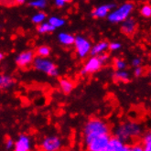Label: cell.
Segmentation results:
<instances>
[{
	"label": "cell",
	"instance_id": "6da1fadb",
	"mask_svg": "<svg viewBox=\"0 0 151 151\" xmlns=\"http://www.w3.org/2000/svg\"><path fill=\"white\" fill-rule=\"evenodd\" d=\"M109 133H110V127L107 124L100 119L92 118L89 120L84 128L85 142L96 136L103 135V134H109Z\"/></svg>",
	"mask_w": 151,
	"mask_h": 151
},
{
	"label": "cell",
	"instance_id": "7a4b0ae2",
	"mask_svg": "<svg viewBox=\"0 0 151 151\" xmlns=\"http://www.w3.org/2000/svg\"><path fill=\"white\" fill-rule=\"evenodd\" d=\"M110 137L111 135L109 133V134H103L91 138L85 142L87 149L90 151H106Z\"/></svg>",
	"mask_w": 151,
	"mask_h": 151
},
{
	"label": "cell",
	"instance_id": "3957f363",
	"mask_svg": "<svg viewBox=\"0 0 151 151\" xmlns=\"http://www.w3.org/2000/svg\"><path fill=\"white\" fill-rule=\"evenodd\" d=\"M32 63H33V66L37 70L46 73L50 76H57L58 74L57 66L53 63H51V61L44 58L38 57L33 60Z\"/></svg>",
	"mask_w": 151,
	"mask_h": 151
},
{
	"label": "cell",
	"instance_id": "277c9868",
	"mask_svg": "<svg viewBox=\"0 0 151 151\" xmlns=\"http://www.w3.org/2000/svg\"><path fill=\"white\" fill-rule=\"evenodd\" d=\"M133 9H134V4L127 2L125 5H123L120 8H118L117 10H115L114 12L110 14L108 17V19L113 23L124 21L127 19Z\"/></svg>",
	"mask_w": 151,
	"mask_h": 151
},
{
	"label": "cell",
	"instance_id": "5b68a950",
	"mask_svg": "<svg viewBox=\"0 0 151 151\" xmlns=\"http://www.w3.org/2000/svg\"><path fill=\"white\" fill-rule=\"evenodd\" d=\"M103 63H104L98 57L93 56L86 63L81 73L82 74H91V73H97L103 67Z\"/></svg>",
	"mask_w": 151,
	"mask_h": 151
},
{
	"label": "cell",
	"instance_id": "8992f818",
	"mask_svg": "<svg viewBox=\"0 0 151 151\" xmlns=\"http://www.w3.org/2000/svg\"><path fill=\"white\" fill-rule=\"evenodd\" d=\"M76 51L81 58L85 57L91 50V43L82 37H77L74 40Z\"/></svg>",
	"mask_w": 151,
	"mask_h": 151
},
{
	"label": "cell",
	"instance_id": "52a82bcc",
	"mask_svg": "<svg viewBox=\"0 0 151 151\" xmlns=\"http://www.w3.org/2000/svg\"><path fill=\"white\" fill-rule=\"evenodd\" d=\"M34 58H35V54L33 50H26L17 56L16 60V63L19 67L24 68L28 65H30L33 63Z\"/></svg>",
	"mask_w": 151,
	"mask_h": 151
},
{
	"label": "cell",
	"instance_id": "ba28073f",
	"mask_svg": "<svg viewBox=\"0 0 151 151\" xmlns=\"http://www.w3.org/2000/svg\"><path fill=\"white\" fill-rule=\"evenodd\" d=\"M131 150V147H127L123 144L121 139L117 137H111L108 142L106 151H127Z\"/></svg>",
	"mask_w": 151,
	"mask_h": 151
},
{
	"label": "cell",
	"instance_id": "9c48e42d",
	"mask_svg": "<svg viewBox=\"0 0 151 151\" xmlns=\"http://www.w3.org/2000/svg\"><path fill=\"white\" fill-rule=\"evenodd\" d=\"M124 21L125 22L121 27V32L126 36L132 38L137 30V22L134 19H127Z\"/></svg>",
	"mask_w": 151,
	"mask_h": 151
},
{
	"label": "cell",
	"instance_id": "30bf717a",
	"mask_svg": "<svg viewBox=\"0 0 151 151\" xmlns=\"http://www.w3.org/2000/svg\"><path fill=\"white\" fill-rule=\"evenodd\" d=\"M60 140L57 137H50L44 139L42 143V149L46 151H55L60 148Z\"/></svg>",
	"mask_w": 151,
	"mask_h": 151
},
{
	"label": "cell",
	"instance_id": "8fae6325",
	"mask_svg": "<svg viewBox=\"0 0 151 151\" xmlns=\"http://www.w3.org/2000/svg\"><path fill=\"white\" fill-rule=\"evenodd\" d=\"M138 131H139L138 127L136 125H133V124L121 127L119 129V132H118L119 138H127L131 136H134V135L137 134Z\"/></svg>",
	"mask_w": 151,
	"mask_h": 151
},
{
	"label": "cell",
	"instance_id": "7c38bea8",
	"mask_svg": "<svg viewBox=\"0 0 151 151\" xmlns=\"http://www.w3.org/2000/svg\"><path fill=\"white\" fill-rule=\"evenodd\" d=\"M60 86L63 93L66 95L70 94L72 93V91L75 87V83L72 81V80H69L67 78H61L60 79Z\"/></svg>",
	"mask_w": 151,
	"mask_h": 151
},
{
	"label": "cell",
	"instance_id": "4fadbf2b",
	"mask_svg": "<svg viewBox=\"0 0 151 151\" xmlns=\"http://www.w3.org/2000/svg\"><path fill=\"white\" fill-rule=\"evenodd\" d=\"M14 145L16 147L15 150L17 151H28L30 148L29 138L26 136H21Z\"/></svg>",
	"mask_w": 151,
	"mask_h": 151
},
{
	"label": "cell",
	"instance_id": "5bb4252c",
	"mask_svg": "<svg viewBox=\"0 0 151 151\" xmlns=\"http://www.w3.org/2000/svg\"><path fill=\"white\" fill-rule=\"evenodd\" d=\"M114 4H110V5H105V6H101L98 8H96L93 11V16L94 17H104L106 15L108 14L111 8L114 7Z\"/></svg>",
	"mask_w": 151,
	"mask_h": 151
},
{
	"label": "cell",
	"instance_id": "9a60e30c",
	"mask_svg": "<svg viewBox=\"0 0 151 151\" xmlns=\"http://www.w3.org/2000/svg\"><path fill=\"white\" fill-rule=\"evenodd\" d=\"M109 46V42L108 41H100L99 43H97L96 45L94 47H93L91 50H90V53H91V55L94 56L96 54H98V53H100L101 51H104L106 49L108 48Z\"/></svg>",
	"mask_w": 151,
	"mask_h": 151
},
{
	"label": "cell",
	"instance_id": "2e32d148",
	"mask_svg": "<svg viewBox=\"0 0 151 151\" xmlns=\"http://www.w3.org/2000/svg\"><path fill=\"white\" fill-rule=\"evenodd\" d=\"M50 48L49 46H45V45H43V46H40L39 48L36 49V50L34 51V54L35 56H38V57H41V58H47L50 56Z\"/></svg>",
	"mask_w": 151,
	"mask_h": 151
},
{
	"label": "cell",
	"instance_id": "e0dca14e",
	"mask_svg": "<svg viewBox=\"0 0 151 151\" xmlns=\"http://www.w3.org/2000/svg\"><path fill=\"white\" fill-rule=\"evenodd\" d=\"M59 40L60 41L64 44V45H73L74 43V40L75 38L73 36L70 34H66V33H60L59 35Z\"/></svg>",
	"mask_w": 151,
	"mask_h": 151
},
{
	"label": "cell",
	"instance_id": "ac0fdd59",
	"mask_svg": "<svg viewBox=\"0 0 151 151\" xmlns=\"http://www.w3.org/2000/svg\"><path fill=\"white\" fill-rule=\"evenodd\" d=\"M16 81L14 79L7 76H0V89L9 88L12 84H14Z\"/></svg>",
	"mask_w": 151,
	"mask_h": 151
},
{
	"label": "cell",
	"instance_id": "d6986e66",
	"mask_svg": "<svg viewBox=\"0 0 151 151\" xmlns=\"http://www.w3.org/2000/svg\"><path fill=\"white\" fill-rule=\"evenodd\" d=\"M55 27H53L52 25H50V23H43L40 24L37 27V30L40 33H49V32H52L55 30Z\"/></svg>",
	"mask_w": 151,
	"mask_h": 151
},
{
	"label": "cell",
	"instance_id": "ffe728a7",
	"mask_svg": "<svg viewBox=\"0 0 151 151\" xmlns=\"http://www.w3.org/2000/svg\"><path fill=\"white\" fill-rule=\"evenodd\" d=\"M114 80L115 82H123V83H128L129 82V77L128 73L125 72H118L115 73L114 75Z\"/></svg>",
	"mask_w": 151,
	"mask_h": 151
},
{
	"label": "cell",
	"instance_id": "44dd1931",
	"mask_svg": "<svg viewBox=\"0 0 151 151\" xmlns=\"http://www.w3.org/2000/svg\"><path fill=\"white\" fill-rule=\"evenodd\" d=\"M46 16H47V15H46L45 13L40 12V13H38L37 15H35V16L32 17V22H33V23H36V24H40V23H41L44 19H45Z\"/></svg>",
	"mask_w": 151,
	"mask_h": 151
},
{
	"label": "cell",
	"instance_id": "7402d4cb",
	"mask_svg": "<svg viewBox=\"0 0 151 151\" xmlns=\"http://www.w3.org/2000/svg\"><path fill=\"white\" fill-rule=\"evenodd\" d=\"M50 24L52 25L53 27H55V28H58V27H61L63 25H64L65 21L63 19H58V17H51L50 19Z\"/></svg>",
	"mask_w": 151,
	"mask_h": 151
},
{
	"label": "cell",
	"instance_id": "603a6c76",
	"mask_svg": "<svg viewBox=\"0 0 151 151\" xmlns=\"http://www.w3.org/2000/svg\"><path fill=\"white\" fill-rule=\"evenodd\" d=\"M143 150L146 151H150L151 150V136L150 134H148L147 136L145 137L144 138V142H143Z\"/></svg>",
	"mask_w": 151,
	"mask_h": 151
},
{
	"label": "cell",
	"instance_id": "cb8c5ba5",
	"mask_svg": "<svg viewBox=\"0 0 151 151\" xmlns=\"http://www.w3.org/2000/svg\"><path fill=\"white\" fill-rule=\"evenodd\" d=\"M126 67V63L120 59H114V68L115 70H122Z\"/></svg>",
	"mask_w": 151,
	"mask_h": 151
},
{
	"label": "cell",
	"instance_id": "d4e9b609",
	"mask_svg": "<svg viewBox=\"0 0 151 151\" xmlns=\"http://www.w3.org/2000/svg\"><path fill=\"white\" fill-rule=\"evenodd\" d=\"M141 15L145 17H149L151 16V7L149 5H145L140 10Z\"/></svg>",
	"mask_w": 151,
	"mask_h": 151
},
{
	"label": "cell",
	"instance_id": "484cf974",
	"mask_svg": "<svg viewBox=\"0 0 151 151\" xmlns=\"http://www.w3.org/2000/svg\"><path fill=\"white\" fill-rule=\"evenodd\" d=\"M29 6H33V7H39V8H42L46 6V1L45 0H37V1H33L29 3Z\"/></svg>",
	"mask_w": 151,
	"mask_h": 151
},
{
	"label": "cell",
	"instance_id": "4316f807",
	"mask_svg": "<svg viewBox=\"0 0 151 151\" xmlns=\"http://www.w3.org/2000/svg\"><path fill=\"white\" fill-rule=\"evenodd\" d=\"M121 47V44L120 43H116V42H113V43H109V50H117Z\"/></svg>",
	"mask_w": 151,
	"mask_h": 151
},
{
	"label": "cell",
	"instance_id": "83f0119b",
	"mask_svg": "<svg viewBox=\"0 0 151 151\" xmlns=\"http://www.w3.org/2000/svg\"><path fill=\"white\" fill-rule=\"evenodd\" d=\"M142 73H143V69H142L141 67H138L137 66V68L135 70V76L139 77V76L142 75Z\"/></svg>",
	"mask_w": 151,
	"mask_h": 151
},
{
	"label": "cell",
	"instance_id": "f1b7e54d",
	"mask_svg": "<svg viewBox=\"0 0 151 151\" xmlns=\"http://www.w3.org/2000/svg\"><path fill=\"white\" fill-rule=\"evenodd\" d=\"M14 1H15V0H0V4L10 6V5H12L11 2H13V4H14Z\"/></svg>",
	"mask_w": 151,
	"mask_h": 151
},
{
	"label": "cell",
	"instance_id": "f546056e",
	"mask_svg": "<svg viewBox=\"0 0 151 151\" xmlns=\"http://www.w3.org/2000/svg\"><path fill=\"white\" fill-rule=\"evenodd\" d=\"M14 141L12 140V139H7V141H6V147L7 148H10L11 147H13L14 146Z\"/></svg>",
	"mask_w": 151,
	"mask_h": 151
},
{
	"label": "cell",
	"instance_id": "4dcf8cb0",
	"mask_svg": "<svg viewBox=\"0 0 151 151\" xmlns=\"http://www.w3.org/2000/svg\"><path fill=\"white\" fill-rule=\"evenodd\" d=\"M65 2H63V0H56V6L58 7H63L64 6Z\"/></svg>",
	"mask_w": 151,
	"mask_h": 151
},
{
	"label": "cell",
	"instance_id": "1f68e13d",
	"mask_svg": "<svg viewBox=\"0 0 151 151\" xmlns=\"http://www.w3.org/2000/svg\"><path fill=\"white\" fill-rule=\"evenodd\" d=\"M140 63H141V60L139 59H135L134 60H133V65H134V66H139Z\"/></svg>",
	"mask_w": 151,
	"mask_h": 151
},
{
	"label": "cell",
	"instance_id": "d6a6232c",
	"mask_svg": "<svg viewBox=\"0 0 151 151\" xmlns=\"http://www.w3.org/2000/svg\"><path fill=\"white\" fill-rule=\"evenodd\" d=\"M25 1H26V0H15V1H14V4H16V5H21V4H23Z\"/></svg>",
	"mask_w": 151,
	"mask_h": 151
},
{
	"label": "cell",
	"instance_id": "836d02e7",
	"mask_svg": "<svg viewBox=\"0 0 151 151\" xmlns=\"http://www.w3.org/2000/svg\"><path fill=\"white\" fill-rule=\"evenodd\" d=\"M3 59H4V54H3V53L0 52V60H3Z\"/></svg>",
	"mask_w": 151,
	"mask_h": 151
},
{
	"label": "cell",
	"instance_id": "e575fe53",
	"mask_svg": "<svg viewBox=\"0 0 151 151\" xmlns=\"http://www.w3.org/2000/svg\"><path fill=\"white\" fill-rule=\"evenodd\" d=\"M63 2H65V3H70L72 2V0H63Z\"/></svg>",
	"mask_w": 151,
	"mask_h": 151
}]
</instances>
